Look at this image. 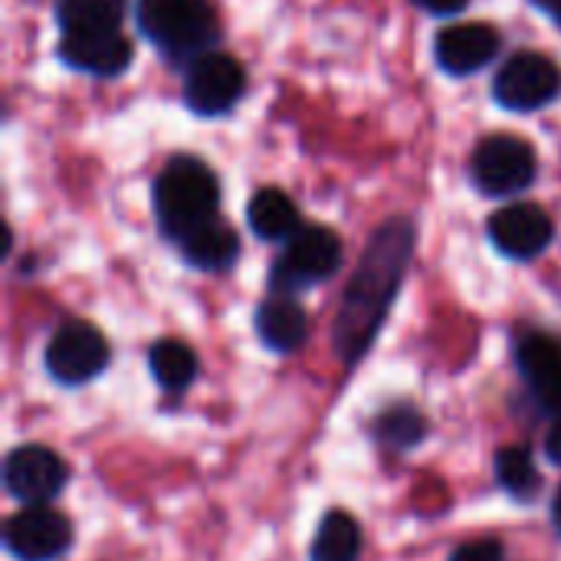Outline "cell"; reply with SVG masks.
<instances>
[{
  "instance_id": "cell-17",
  "label": "cell",
  "mask_w": 561,
  "mask_h": 561,
  "mask_svg": "<svg viewBox=\"0 0 561 561\" xmlns=\"http://www.w3.org/2000/svg\"><path fill=\"white\" fill-rule=\"evenodd\" d=\"M247 220H250V230L260 240H289L299 230L296 204L276 187H266V191L253 194V201L247 207Z\"/></svg>"
},
{
  "instance_id": "cell-23",
  "label": "cell",
  "mask_w": 561,
  "mask_h": 561,
  "mask_svg": "<svg viewBox=\"0 0 561 561\" xmlns=\"http://www.w3.org/2000/svg\"><path fill=\"white\" fill-rule=\"evenodd\" d=\"M450 561H506V552H503V546L493 542V539H477V542L457 546Z\"/></svg>"
},
{
  "instance_id": "cell-4",
  "label": "cell",
  "mask_w": 561,
  "mask_h": 561,
  "mask_svg": "<svg viewBox=\"0 0 561 561\" xmlns=\"http://www.w3.org/2000/svg\"><path fill=\"white\" fill-rule=\"evenodd\" d=\"M342 263V243L329 227H299L289 237L286 253L276 260L270 273V286L276 296L299 293L312 283L329 279Z\"/></svg>"
},
{
  "instance_id": "cell-12",
  "label": "cell",
  "mask_w": 561,
  "mask_h": 561,
  "mask_svg": "<svg viewBox=\"0 0 561 561\" xmlns=\"http://www.w3.org/2000/svg\"><path fill=\"white\" fill-rule=\"evenodd\" d=\"M59 56L72 69L92 76H118L131 66V43L122 30H76L62 33Z\"/></svg>"
},
{
  "instance_id": "cell-26",
  "label": "cell",
  "mask_w": 561,
  "mask_h": 561,
  "mask_svg": "<svg viewBox=\"0 0 561 561\" xmlns=\"http://www.w3.org/2000/svg\"><path fill=\"white\" fill-rule=\"evenodd\" d=\"M536 3H539L542 10H549V13H552L556 20L561 16V0H536Z\"/></svg>"
},
{
  "instance_id": "cell-11",
  "label": "cell",
  "mask_w": 561,
  "mask_h": 561,
  "mask_svg": "<svg viewBox=\"0 0 561 561\" xmlns=\"http://www.w3.org/2000/svg\"><path fill=\"white\" fill-rule=\"evenodd\" d=\"M490 237L510 260H533L552 243L556 227L539 204H510L490 217Z\"/></svg>"
},
{
  "instance_id": "cell-2",
  "label": "cell",
  "mask_w": 561,
  "mask_h": 561,
  "mask_svg": "<svg viewBox=\"0 0 561 561\" xmlns=\"http://www.w3.org/2000/svg\"><path fill=\"white\" fill-rule=\"evenodd\" d=\"M217 204H220L217 178L197 158L187 154L171 158L154 181V214L171 240H184L191 230L214 220Z\"/></svg>"
},
{
  "instance_id": "cell-18",
  "label": "cell",
  "mask_w": 561,
  "mask_h": 561,
  "mask_svg": "<svg viewBox=\"0 0 561 561\" xmlns=\"http://www.w3.org/2000/svg\"><path fill=\"white\" fill-rule=\"evenodd\" d=\"M358 556H362V529H358V523L342 510L325 513V519L316 529L309 561H358Z\"/></svg>"
},
{
  "instance_id": "cell-14",
  "label": "cell",
  "mask_w": 561,
  "mask_h": 561,
  "mask_svg": "<svg viewBox=\"0 0 561 561\" xmlns=\"http://www.w3.org/2000/svg\"><path fill=\"white\" fill-rule=\"evenodd\" d=\"M519 368L536 401L561 417V342L552 335H526L519 345Z\"/></svg>"
},
{
  "instance_id": "cell-8",
  "label": "cell",
  "mask_w": 561,
  "mask_h": 561,
  "mask_svg": "<svg viewBox=\"0 0 561 561\" xmlns=\"http://www.w3.org/2000/svg\"><path fill=\"white\" fill-rule=\"evenodd\" d=\"M247 89L243 66L227 53H201L184 79V99L197 115H224Z\"/></svg>"
},
{
  "instance_id": "cell-5",
  "label": "cell",
  "mask_w": 561,
  "mask_h": 561,
  "mask_svg": "<svg viewBox=\"0 0 561 561\" xmlns=\"http://www.w3.org/2000/svg\"><path fill=\"white\" fill-rule=\"evenodd\" d=\"M473 181L490 197L526 191L536 178V151L516 135H490L477 145L470 161Z\"/></svg>"
},
{
  "instance_id": "cell-13",
  "label": "cell",
  "mask_w": 561,
  "mask_h": 561,
  "mask_svg": "<svg viewBox=\"0 0 561 561\" xmlns=\"http://www.w3.org/2000/svg\"><path fill=\"white\" fill-rule=\"evenodd\" d=\"M434 49L440 69L454 76H470L500 53V33L490 23H457L437 36Z\"/></svg>"
},
{
  "instance_id": "cell-16",
  "label": "cell",
  "mask_w": 561,
  "mask_h": 561,
  "mask_svg": "<svg viewBox=\"0 0 561 561\" xmlns=\"http://www.w3.org/2000/svg\"><path fill=\"white\" fill-rule=\"evenodd\" d=\"M178 243H181L184 256L191 260V266H197V270H227L240 256V240H237L233 227H227L217 217L201 224Z\"/></svg>"
},
{
  "instance_id": "cell-24",
  "label": "cell",
  "mask_w": 561,
  "mask_h": 561,
  "mask_svg": "<svg viewBox=\"0 0 561 561\" xmlns=\"http://www.w3.org/2000/svg\"><path fill=\"white\" fill-rule=\"evenodd\" d=\"M421 10L427 13H437V16H447V13H460L467 7V0H414Z\"/></svg>"
},
{
  "instance_id": "cell-28",
  "label": "cell",
  "mask_w": 561,
  "mask_h": 561,
  "mask_svg": "<svg viewBox=\"0 0 561 561\" xmlns=\"http://www.w3.org/2000/svg\"><path fill=\"white\" fill-rule=\"evenodd\" d=\"M559 23H561V16H559Z\"/></svg>"
},
{
  "instance_id": "cell-15",
  "label": "cell",
  "mask_w": 561,
  "mask_h": 561,
  "mask_svg": "<svg viewBox=\"0 0 561 561\" xmlns=\"http://www.w3.org/2000/svg\"><path fill=\"white\" fill-rule=\"evenodd\" d=\"M256 332H260V342L266 348L289 355V352L302 348V342L309 335V322H306V312L296 299L273 296L256 309Z\"/></svg>"
},
{
  "instance_id": "cell-7",
  "label": "cell",
  "mask_w": 561,
  "mask_h": 561,
  "mask_svg": "<svg viewBox=\"0 0 561 561\" xmlns=\"http://www.w3.org/2000/svg\"><path fill=\"white\" fill-rule=\"evenodd\" d=\"M108 365V342L89 322H66L46 345V371L72 388L92 381Z\"/></svg>"
},
{
  "instance_id": "cell-27",
  "label": "cell",
  "mask_w": 561,
  "mask_h": 561,
  "mask_svg": "<svg viewBox=\"0 0 561 561\" xmlns=\"http://www.w3.org/2000/svg\"><path fill=\"white\" fill-rule=\"evenodd\" d=\"M552 519H556V529L561 533V490L556 493V506H552Z\"/></svg>"
},
{
  "instance_id": "cell-22",
  "label": "cell",
  "mask_w": 561,
  "mask_h": 561,
  "mask_svg": "<svg viewBox=\"0 0 561 561\" xmlns=\"http://www.w3.org/2000/svg\"><path fill=\"white\" fill-rule=\"evenodd\" d=\"M424 431H427L424 414L414 411V408H408V404L385 411V414L378 417V424H375L378 440L388 444V447H398V450H408V447L421 444V440H424Z\"/></svg>"
},
{
  "instance_id": "cell-9",
  "label": "cell",
  "mask_w": 561,
  "mask_h": 561,
  "mask_svg": "<svg viewBox=\"0 0 561 561\" xmlns=\"http://www.w3.org/2000/svg\"><path fill=\"white\" fill-rule=\"evenodd\" d=\"M3 546L16 561H56L72 546V526L49 506H23L7 523Z\"/></svg>"
},
{
  "instance_id": "cell-20",
  "label": "cell",
  "mask_w": 561,
  "mask_h": 561,
  "mask_svg": "<svg viewBox=\"0 0 561 561\" xmlns=\"http://www.w3.org/2000/svg\"><path fill=\"white\" fill-rule=\"evenodd\" d=\"M59 26L62 33L76 30H118L125 16V0H59Z\"/></svg>"
},
{
  "instance_id": "cell-21",
  "label": "cell",
  "mask_w": 561,
  "mask_h": 561,
  "mask_svg": "<svg viewBox=\"0 0 561 561\" xmlns=\"http://www.w3.org/2000/svg\"><path fill=\"white\" fill-rule=\"evenodd\" d=\"M496 480L513 500H536L542 480L533 454L526 447H503L496 454Z\"/></svg>"
},
{
  "instance_id": "cell-25",
  "label": "cell",
  "mask_w": 561,
  "mask_h": 561,
  "mask_svg": "<svg viewBox=\"0 0 561 561\" xmlns=\"http://www.w3.org/2000/svg\"><path fill=\"white\" fill-rule=\"evenodd\" d=\"M546 454H549L552 463H559L561 467V417L552 424V431H549V437H546Z\"/></svg>"
},
{
  "instance_id": "cell-3",
  "label": "cell",
  "mask_w": 561,
  "mask_h": 561,
  "mask_svg": "<svg viewBox=\"0 0 561 561\" xmlns=\"http://www.w3.org/2000/svg\"><path fill=\"white\" fill-rule=\"evenodd\" d=\"M141 33L171 56L204 53L217 36V13L210 0H138Z\"/></svg>"
},
{
  "instance_id": "cell-1",
  "label": "cell",
  "mask_w": 561,
  "mask_h": 561,
  "mask_svg": "<svg viewBox=\"0 0 561 561\" xmlns=\"http://www.w3.org/2000/svg\"><path fill=\"white\" fill-rule=\"evenodd\" d=\"M414 253V227L408 217L388 220L368 243L335 319V352L345 365H355L371 345L388 306L398 296L401 276Z\"/></svg>"
},
{
  "instance_id": "cell-19",
  "label": "cell",
  "mask_w": 561,
  "mask_h": 561,
  "mask_svg": "<svg viewBox=\"0 0 561 561\" xmlns=\"http://www.w3.org/2000/svg\"><path fill=\"white\" fill-rule=\"evenodd\" d=\"M148 365H151L154 381L171 394L187 391L197 375V355L191 352V345H184L178 339H164V342L151 345Z\"/></svg>"
},
{
  "instance_id": "cell-10",
  "label": "cell",
  "mask_w": 561,
  "mask_h": 561,
  "mask_svg": "<svg viewBox=\"0 0 561 561\" xmlns=\"http://www.w3.org/2000/svg\"><path fill=\"white\" fill-rule=\"evenodd\" d=\"M66 480H69V470L62 457L39 444L16 447L3 463V483L10 496L20 500L23 506H46L49 500L62 493Z\"/></svg>"
},
{
  "instance_id": "cell-6",
  "label": "cell",
  "mask_w": 561,
  "mask_h": 561,
  "mask_svg": "<svg viewBox=\"0 0 561 561\" xmlns=\"http://www.w3.org/2000/svg\"><path fill=\"white\" fill-rule=\"evenodd\" d=\"M559 66L542 53L523 49L500 66L493 95L500 105H506L513 112H533V108H542L546 102H552L559 95Z\"/></svg>"
}]
</instances>
